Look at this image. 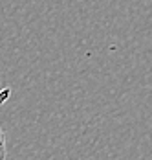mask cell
I'll use <instances>...</instances> for the list:
<instances>
[{
  "label": "cell",
  "mask_w": 152,
  "mask_h": 160,
  "mask_svg": "<svg viewBox=\"0 0 152 160\" xmlns=\"http://www.w3.org/2000/svg\"><path fill=\"white\" fill-rule=\"evenodd\" d=\"M6 158V136H4V131L0 129V160Z\"/></svg>",
  "instance_id": "1"
}]
</instances>
